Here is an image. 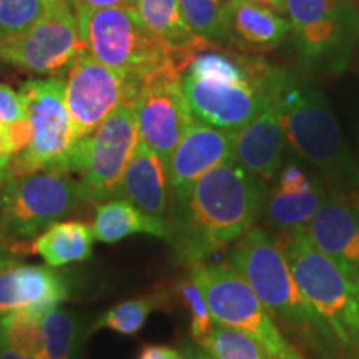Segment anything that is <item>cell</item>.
<instances>
[{
    "label": "cell",
    "mask_w": 359,
    "mask_h": 359,
    "mask_svg": "<svg viewBox=\"0 0 359 359\" xmlns=\"http://www.w3.org/2000/svg\"><path fill=\"white\" fill-rule=\"evenodd\" d=\"M233 142L235 133L193 120L168 163L170 203L182 200L210 170L235 160Z\"/></svg>",
    "instance_id": "16"
},
{
    "label": "cell",
    "mask_w": 359,
    "mask_h": 359,
    "mask_svg": "<svg viewBox=\"0 0 359 359\" xmlns=\"http://www.w3.org/2000/svg\"><path fill=\"white\" fill-rule=\"evenodd\" d=\"M264 183L230 160L205 173L182 200L172 201L165 240L180 262L195 266L246 235L263 215Z\"/></svg>",
    "instance_id": "1"
},
{
    "label": "cell",
    "mask_w": 359,
    "mask_h": 359,
    "mask_svg": "<svg viewBox=\"0 0 359 359\" xmlns=\"http://www.w3.org/2000/svg\"><path fill=\"white\" fill-rule=\"evenodd\" d=\"M0 359H43V358H39V356H25V354H20L17 351H13V349L4 346V344H0Z\"/></svg>",
    "instance_id": "37"
},
{
    "label": "cell",
    "mask_w": 359,
    "mask_h": 359,
    "mask_svg": "<svg viewBox=\"0 0 359 359\" xmlns=\"http://www.w3.org/2000/svg\"><path fill=\"white\" fill-rule=\"evenodd\" d=\"M178 293L182 296L183 303L190 311L191 318V336L200 346H203L205 341L208 339L210 333H212L215 321L210 314L208 304L205 302V296L201 293L200 286L193 281L190 276L188 280L180 281Z\"/></svg>",
    "instance_id": "30"
},
{
    "label": "cell",
    "mask_w": 359,
    "mask_h": 359,
    "mask_svg": "<svg viewBox=\"0 0 359 359\" xmlns=\"http://www.w3.org/2000/svg\"><path fill=\"white\" fill-rule=\"evenodd\" d=\"M280 246L299 290L333 331L346 359H359V286L309 240L304 228L285 233Z\"/></svg>",
    "instance_id": "5"
},
{
    "label": "cell",
    "mask_w": 359,
    "mask_h": 359,
    "mask_svg": "<svg viewBox=\"0 0 359 359\" xmlns=\"http://www.w3.org/2000/svg\"><path fill=\"white\" fill-rule=\"evenodd\" d=\"M75 12L88 53L100 64L140 83L167 70L182 74L135 7H75Z\"/></svg>",
    "instance_id": "6"
},
{
    "label": "cell",
    "mask_w": 359,
    "mask_h": 359,
    "mask_svg": "<svg viewBox=\"0 0 359 359\" xmlns=\"http://www.w3.org/2000/svg\"><path fill=\"white\" fill-rule=\"evenodd\" d=\"M304 230L313 245L359 286V208L339 193L327 190Z\"/></svg>",
    "instance_id": "17"
},
{
    "label": "cell",
    "mask_w": 359,
    "mask_h": 359,
    "mask_svg": "<svg viewBox=\"0 0 359 359\" xmlns=\"http://www.w3.org/2000/svg\"><path fill=\"white\" fill-rule=\"evenodd\" d=\"M138 142L140 137L133 103H123L90 135L87 167L80 180L83 201L103 203L118 196L123 173Z\"/></svg>",
    "instance_id": "12"
},
{
    "label": "cell",
    "mask_w": 359,
    "mask_h": 359,
    "mask_svg": "<svg viewBox=\"0 0 359 359\" xmlns=\"http://www.w3.org/2000/svg\"><path fill=\"white\" fill-rule=\"evenodd\" d=\"M19 92L24 97L34 135L30 145L12 158V173H83L90 137H79L65 103V82L60 79L29 80Z\"/></svg>",
    "instance_id": "7"
},
{
    "label": "cell",
    "mask_w": 359,
    "mask_h": 359,
    "mask_svg": "<svg viewBox=\"0 0 359 359\" xmlns=\"http://www.w3.org/2000/svg\"><path fill=\"white\" fill-rule=\"evenodd\" d=\"M155 308H158V298L156 296H142V298L118 303L98 320L95 330L109 327V330H114L115 333L133 336L142 330Z\"/></svg>",
    "instance_id": "28"
},
{
    "label": "cell",
    "mask_w": 359,
    "mask_h": 359,
    "mask_svg": "<svg viewBox=\"0 0 359 359\" xmlns=\"http://www.w3.org/2000/svg\"><path fill=\"white\" fill-rule=\"evenodd\" d=\"M118 196L150 217L167 218L170 208L167 165L145 143L138 142L123 173Z\"/></svg>",
    "instance_id": "20"
},
{
    "label": "cell",
    "mask_w": 359,
    "mask_h": 359,
    "mask_svg": "<svg viewBox=\"0 0 359 359\" xmlns=\"http://www.w3.org/2000/svg\"><path fill=\"white\" fill-rule=\"evenodd\" d=\"M190 276L200 286L215 323L251 334L271 359H303L264 309L250 283L230 263L195 264Z\"/></svg>",
    "instance_id": "9"
},
{
    "label": "cell",
    "mask_w": 359,
    "mask_h": 359,
    "mask_svg": "<svg viewBox=\"0 0 359 359\" xmlns=\"http://www.w3.org/2000/svg\"><path fill=\"white\" fill-rule=\"evenodd\" d=\"M12 175V156H0V190Z\"/></svg>",
    "instance_id": "36"
},
{
    "label": "cell",
    "mask_w": 359,
    "mask_h": 359,
    "mask_svg": "<svg viewBox=\"0 0 359 359\" xmlns=\"http://www.w3.org/2000/svg\"><path fill=\"white\" fill-rule=\"evenodd\" d=\"M88 52L72 2L58 4L17 37L0 42V60L32 74H57Z\"/></svg>",
    "instance_id": "11"
},
{
    "label": "cell",
    "mask_w": 359,
    "mask_h": 359,
    "mask_svg": "<svg viewBox=\"0 0 359 359\" xmlns=\"http://www.w3.org/2000/svg\"><path fill=\"white\" fill-rule=\"evenodd\" d=\"M228 259L281 331L318 359H346L333 331L304 298L280 241L271 233L253 226L231 246Z\"/></svg>",
    "instance_id": "3"
},
{
    "label": "cell",
    "mask_w": 359,
    "mask_h": 359,
    "mask_svg": "<svg viewBox=\"0 0 359 359\" xmlns=\"http://www.w3.org/2000/svg\"><path fill=\"white\" fill-rule=\"evenodd\" d=\"M135 8L148 29L163 42L175 67L182 74L196 55L218 48L193 32L183 19L178 0H137Z\"/></svg>",
    "instance_id": "21"
},
{
    "label": "cell",
    "mask_w": 359,
    "mask_h": 359,
    "mask_svg": "<svg viewBox=\"0 0 359 359\" xmlns=\"http://www.w3.org/2000/svg\"><path fill=\"white\" fill-rule=\"evenodd\" d=\"M286 145L281 111L275 102L235 133L233 158L248 173L271 182L283 167Z\"/></svg>",
    "instance_id": "19"
},
{
    "label": "cell",
    "mask_w": 359,
    "mask_h": 359,
    "mask_svg": "<svg viewBox=\"0 0 359 359\" xmlns=\"http://www.w3.org/2000/svg\"><path fill=\"white\" fill-rule=\"evenodd\" d=\"M201 348L215 359H271L253 336L218 323Z\"/></svg>",
    "instance_id": "25"
},
{
    "label": "cell",
    "mask_w": 359,
    "mask_h": 359,
    "mask_svg": "<svg viewBox=\"0 0 359 359\" xmlns=\"http://www.w3.org/2000/svg\"><path fill=\"white\" fill-rule=\"evenodd\" d=\"M42 318L29 308L15 309L0 320V344L25 354L43 358Z\"/></svg>",
    "instance_id": "24"
},
{
    "label": "cell",
    "mask_w": 359,
    "mask_h": 359,
    "mask_svg": "<svg viewBox=\"0 0 359 359\" xmlns=\"http://www.w3.org/2000/svg\"><path fill=\"white\" fill-rule=\"evenodd\" d=\"M253 2L262 4V6L271 8L276 13H285L286 12V0H253Z\"/></svg>",
    "instance_id": "38"
},
{
    "label": "cell",
    "mask_w": 359,
    "mask_h": 359,
    "mask_svg": "<svg viewBox=\"0 0 359 359\" xmlns=\"http://www.w3.org/2000/svg\"><path fill=\"white\" fill-rule=\"evenodd\" d=\"M222 25L224 43L245 55L275 50L290 39V20L253 0H226Z\"/></svg>",
    "instance_id": "18"
},
{
    "label": "cell",
    "mask_w": 359,
    "mask_h": 359,
    "mask_svg": "<svg viewBox=\"0 0 359 359\" xmlns=\"http://www.w3.org/2000/svg\"><path fill=\"white\" fill-rule=\"evenodd\" d=\"M358 143H359V132H358Z\"/></svg>",
    "instance_id": "43"
},
{
    "label": "cell",
    "mask_w": 359,
    "mask_h": 359,
    "mask_svg": "<svg viewBox=\"0 0 359 359\" xmlns=\"http://www.w3.org/2000/svg\"><path fill=\"white\" fill-rule=\"evenodd\" d=\"M348 2H351V0H348Z\"/></svg>",
    "instance_id": "45"
},
{
    "label": "cell",
    "mask_w": 359,
    "mask_h": 359,
    "mask_svg": "<svg viewBox=\"0 0 359 359\" xmlns=\"http://www.w3.org/2000/svg\"><path fill=\"white\" fill-rule=\"evenodd\" d=\"M92 231L102 243H116L137 233L167 238V222L143 213L127 200L116 198L97 206Z\"/></svg>",
    "instance_id": "22"
},
{
    "label": "cell",
    "mask_w": 359,
    "mask_h": 359,
    "mask_svg": "<svg viewBox=\"0 0 359 359\" xmlns=\"http://www.w3.org/2000/svg\"><path fill=\"white\" fill-rule=\"evenodd\" d=\"M43 359H70L77 341V323L69 311L53 308L40 321Z\"/></svg>",
    "instance_id": "26"
},
{
    "label": "cell",
    "mask_w": 359,
    "mask_h": 359,
    "mask_svg": "<svg viewBox=\"0 0 359 359\" xmlns=\"http://www.w3.org/2000/svg\"><path fill=\"white\" fill-rule=\"evenodd\" d=\"M285 72L257 55L215 48L193 58L182 87L193 118L236 133L276 102Z\"/></svg>",
    "instance_id": "2"
},
{
    "label": "cell",
    "mask_w": 359,
    "mask_h": 359,
    "mask_svg": "<svg viewBox=\"0 0 359 359\" xmlns=\"http://www.w3.org/2000/svg\"><path fill=\"white\" fill-rule=\"evenodd\" d=\"M140 142L165 161L168 170L175 148L193 123V115L183 93L182 74L161 72L145 80L133 100Z\"/></svg>",
    "instance_id": "14"
},
{
    "label": "cell",
    "mask_w": 359,
    "mask_h": 359,
    "mask_svg": "<svg viewBox=\"0 0 359 359\" xmlns=\"http://www.w3.org/2000/svg\"><path fill=\"white\" fill-rule=\"evenodd\" d=\"M327 195L318 173L308 172L298 161L290 160L276 175V185L266 193L262 217L268 226L290 233L306 228Z\"/></svg>",
    "instance_id": "15"
},
{
    "label": "cell",
    "mask_w": 359,
    "mask_h": 359,
    "mask_svg": "<svg viewBox=\"0 0 359 359\" xmlns=\"http://www.w3.org/2000/svg\"><path fill=\"white\" fill-rule=\"evenodd\" d=\"M74 7L85 8H114V7H135L137 0H72Z\"/></svg>",
    "instance_id": "34"
},
{
    "label": "cell",
    "mask_w": 359,
    "mask_h": 359,
    "mask_svg": "<svg viewBox=\"0 0 359 359\" xmlns=\"http://www.w3.org/2000/svg\"><path fill=\"white\" fill-rule=\"evenodd\" d=\"M276 105L286 142L331 187L346 196L359 195V165L344 142L333 110L320 87L285 72Z\"/></svg>",
    "instance_id": "4"
},
{
    "label": "cell",
    "mask_w": 359,
    "mask_h": 359,
    "mask_svg": "<svg viewBox=\"0 0 359 359\" xmlns=\"http://www.w3.org/2000/svg\"><path fill=\"white\" fill-rule=\"evenodd\" d=\"M93 240L95 236L87 223L57 222L34 241L32 250L48 266L58 268L88 259L92 257Z\"/></svg>",
    "instance_id": "23"
},
{
    "label": "cell",
    "mask_w": 359,
    "mask_h": 359,
    "mask_svg": "<svg viewBox=\"0 0 359 359\" xmlns=\"http://www.w3.org/2000/svg\"><path fill=\"white\" fill-rule=\"evenodd\" d=\"M138 359H183V356L173 348L150 344V346L142 349L140 354H138Z\"/></svg>",
    "instance_id": "33"
},
{
    "label": "cell",
    "mask_w": 359,
    "mask_h": 359,
    "mask_svg": "<svg viewBox=\"0 0 359 359\" xmlns=\"http://www.w3.org/2000/svg\"><path fill=\"white\" fill-rule=\"evenodd\" d=\"M183 359H215V358L210 356L208 353H193V354H190V356H187Z\"/></svg>",
    "instance_id": "39"
},
{
    "label": "cell",
    "mask_w": 359,
    "mask_h": 359,
    "mask_svg": "<svg viewBox=\"0 0 359 359\" xmlns=\"http://www.w3.org/2000/svg\"><path fill=\"white\" fill-rule=\"evenodd\" d=\"M142 83L83 52L69 69L65 103L79 137H90L123 103H133Z\"/></svg>",
    "instance_id": "13"
},
{
    "label": "cell",
    "mask_w": 359,
    "mask_h": 359,
    "mask_svg": "<svg viewBox=\"0 0 359 359\" xmlns=\"http://www.w3.org/2000/svg\"><path fill=\"white\" fill-rule=\"evenodd\" d=\"M0 156H13V148L8 135V125L0 122Z\"/></svg>",
    "instance_id": "35"
},
{
    "label": "cell",
    "mask_w": 359,
    "mask_h": 359,
    "mask_svg": "<svg viewBox=\"0 0 359 359\" xmlns=\"http://www.w3.org/2000/svg\"><path fill=\"white\" fill-rule=\"evenodd\" d=\"M4 257V255H0V258H2Z\"/></svg>",
    "instance_id": "44"
},
{
    "label": "cell",
    "mask_w": 359,
    "mask_h": 359,
    "mask_svg": "<svg viewBox=\"0 0 359 359\" xmlns=\"http://www.w3.org/2000/svg\"><path fill=\"white\" fill-rule=\"evenodd\" d=\"M24 118H29V114L22 93L8 85H0V122L11 125Z\"/></svg>",
    "instance_id": "32"
},
{
    "label": "cell",
    "mask_w": 359,
    "mask_h": 359,
    "mask_svg": "<svg viewBox=\"0 0 359 359\" xmlns=\"http://www.w3.org/2000/svg\"><path fill=\"white\" fill-rule=\"evenodd\" d=\"M45 4H47L48 7H53V6H58V4H65V2H72V0H43Z\"/></svg>",
    "instance_id": "41"
},
{
    "label": "cell",
    "mask_w": 359,
    "mask_h": 359,
    "mask_svg": "<svg viewBox=\"0 0 359 359\" xmlns=\"http://www.w3.org/2000/svg\"><path fill=\"white\" fill-rule=\"evenodd\" d=\"M356 42L359 43V11H356Z\"/></svg>",
    "instance_id": "42"
},
{
    "label": "cell",
    "mask_w": 359,
    "mask_h": 359,
    "mask_svg": "<svg viewBox=\"0 0 359 359\" xmlns=\"http://www.w3.org/2000/svg\"><path fill=\"white\" fill-rule=\"evenodd\" d=\"M29 306L22 276V263L12 258H0V316Z\"/></svg>",
    "instance_id": "31"
},
{
    "label": "cell",
    "mask_w": 359,
    "mask_h": 359,
    "mask_svg": "<svg viewBox=\"0 0 359 359\" xmlns=\"http://www.w3.org/2000/svg\"><path fill=\"white\" fill-rule=\"evenodd\" d=\"M48 8L43 0H0V42L24 34Z\"/></svg>",
    "instance_id": "29"
},
{
    "label": "cell",
    "mask_w": 359,
    "mask_h": 359,
    "mask_svg": "<svg viewBox=\"0 0 359 359\" xmlns=\"http://www.w3.org/2000/svg\"><path fill=\"white\" fill-rule=\"evenodd\" d=\"M290 37L304 69L346 65L356 42V11L348 0H286Z\"/></svg>",
    "instance_id": "10"
},
{
    "label": "cell",
    "mask_w": 359,
    "mask_h": 359,
    "mask_svg": "<svg viewBox=\"0 0 359 359\" xmlns=\"http://www.w3.org/2000/svg\"><path fill=\"white\" fill-rule=\"evenodd\" d=\"M7 248V238L4 236L2 230H0V255H4V251Z\"/></svg>",
    "instance_id": "40"
},
{
    "label": "cell",
    "mask_w": 359,
    "mask_h": 359,
    "mask_svg": "<svg viewBox=\"0 0 359 359\" xmlns=\"http://www.w3.org/2000/svg\"><path fill=\"white\" fill-rule=\"evenodd\" d=\"M83 201L80 182L64 172L12 173L0 190V230L13 243H27Z\"/></svg>",
    "instance_id": "8"
},
{
    "label": "cell",
    "mask_w": 359,
    "mask_h": 359,
    "mask_svg": "<svg viewBox=\"0 0 359 359\" xmlns=\"http://www.w3.org/2000/svg\"><path fill=\"white\" fill-rule=\"evenodd\" d=\"M183 19L200 37L208 40L215 47L224 45L222 13L223 0H178Z\"/></svg>",
    "instance_id": "27"
}]
</instances>
